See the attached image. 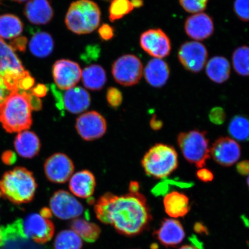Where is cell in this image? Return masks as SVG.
Instances as JSON below:
<instances>
[{
    "label": "cell",
    "mask_w": 249,
    "mask_h": 249,
    "mask_svg": "<svg viewBox=\"0 0 249 249\" xmlns=\"http://www.w3.org/2000/svg\"><path fill=\"white\" fill-rule=\"evenodd\" d=\"M5 239H7V238H6L4 228L0 227V247L4 244Z\"/></svg>",
    "instance_id": "obj_52"
},
{
    "label": "cell",
    "mask_w": 249,
    "mask_h": 249,
    "mask_svg": "<svg viewBox=\"0 0 249 249\" xmlns=\"http://www.w3.org/2000/svg\"><path fill=\"white\" fill-rule=\"evenodd\" d=\"M48 88L46 86L42 85V84H38V85L32 89L31 93L33 95L36 96V97L41 98L44 97L48 93Z\"/></svg>",
    "instance_id": "obj_43"
},
{
    "label": "cell",
    "mask_w": 249,
    "mask_h": 249,
    "mask_svg": "<svg viewBox=\"0 0 249 249\" xmlns=\"http://www.w3.org/2000/svg\"><path fill=\"white\" fill-rule=\"evenodd\" d=\"M75 127L81 138L86 141H92L105 135L107 130V123L100 113L91 111L77 118Z\"/></svg>",
    "instance_id": "obj_12"
},
{
    "label": "cell",
    "mask_w": 249,
    "mask_h": 249,
    "mask_svg": "<svg viewBox=\"0 0 249 249\" xmlns=\"http://www.w3.org/2000/svg\"><path fill=\"white\" fill-rule=\"evenodd\" d=\"M229 132L233 139L239 142L249 140V118L244 116H236L230 121Z\"/></svg>",
    "instance_id": "obj_31"
},
{
    "label": "cell",
    "mask_w": 249,
    "mask_h": 249,
    "mask_svg": "<svg viewBox=\"0 0 249 249\" xmlns=\"http://www.w3.org/2000/svg\"><path fill=\"white\" fill-rule=\"evenodd\" d=\"M154 235L161 245L166 247H176L185 238V230L178 220L164 219Z\"/></svg>",
    "instance_id": "obj_18"
},
{
    "label": "cell",
    "mask_w": 249,
    "mask_h": 249,
    "mask_svg": "<svg viewBox=\"0 0 249 249\" xmlns=\"http://www.w3.org/2000/svg\"><path fill=\"white\" fill-rule=\"evenodd\" d=\"M170 74L169 65L162 59H151L144 68V75L146 81L155 88H160L166 85Z\"/></svg>",
    "instance_id": "obj_20"
},
{
    "label": "cell",
    "mask_w": 249,
    "mask_h": 249,
    "mask_svg": "<svg viewBox=\"0 0 249 249\" xmlns=\"http://www.w3.org/2000/svg\"><path fill=\"white\" fill-rule=\"evenodd\" d=\"M54 40L49 34L38 32L31 38L29 48L31 53L39 58H45L51 55L54 49Z\"/></svg>",
    "instance_id": "obj_27"
},
{
    "label": "cell",
    "mask_w": 249,
    "mask_h": 249,
    "mask_svg": "<svg viewBox=\"0 0 249 249\" xmlns=\"http://www.w3.org/2000/svg\"><path fill=\"white\" fill-rule=\"evenodd\" d=\"M44 170L50 181L64 183L73 175L74 166L72 160L67 155L56 153L46 160Z\"/></svg>",
    "instance_id": "obj_14"
},
{
    "label": "cell",
    "mask_w": 249,
    "mask_h": 249,
    "mask_svg": "<svg viewBox=\"0 0 249 249\" xmlns=\"http://www.w3.org/2000/svg\"><path fill=\"white\" fill-rule=\"evenodd\" d=\"M169 184L164 180V182L159 183L152 189V192L156 196L167 195L169 191Z\"/></svg>",
    "instance_id": "obj_42"
},
{
    "label": "cell",
    "mask_w": 249,
    "mask_h": 249,
    "mask_svg": "<svg viewBox=\"0 0 249 249\" xmlns=\"http://www.w3.org/2000/svg\"><path fill=\"white\" fill-rule=\"evenodd\" d=\"M209 0H179V4L188 13H200L207 8Z\"/></svg>",
    "instance_id": "obj_34"
},
{
    "label": "cell",
    "mask_w": 249,
    "mask_h": 249,
    "mask_svg": "<svg viewBox=\"0 0 249 249\" xmlns=\"http://www.w3.org/2000/svg\"><path fill=\"white\" fill-rule=\"evenodd\" d=\"M52 89L53 93L54 98L55 99L56 105L59 109L61 110L62 108L64 107L63 96H62L61 92L57 89V87L54 85H52Z\"/></svg>",
    "instance_id": "obj_45"
},
{
    "label": "cell",
    "mask_w": 249,
    "mask_h": 249,
    "mask_svg": "<svg viewBox=\"0 0 249 249\" xmlns=\"http://www.w3.org/2000/svg\"><path fill=\"white\" fill-rule=\"evenodd\" d=\"M140 46L149 55L155 58L167 57L171 51L169 37L160 29H149L142 34Z\"/></svg>",
    "instance_id": "obj_13"
},
{
    "label": "cell",
    "mask_w": 249,
    "mask_h": 249,
    "mask_svg": "<svg viewBox=\"0 0 249 249\" xmlns=\"http://www.w3.org/2000/svg\"><path fill=\"white\" fill-rule=\"evenodd\" d=\"M209 118L213 124H222L226 120L225 112L222 107H214L210 111Z\"/></svg>",
    "instance_id": "obj_38"
},
{
    "label": "cell",
    "mask_w": 249,
    "mask_h": 249,
    "mask_svg": "<svg viewBox=\"0 0 249 249\" xmlns=\"http://www.w3.org/2000/svg\"><path fill=\"white\" fill-rule=\"evenodd\" d=\"M82 77L84 86L92 91L102 89L107 80L105 71L99 65L86 67L82 71Z\"/></svg>",
    "instance_id": "obj_26"
},
{
    "label": "cell",
    "mask_w": 249,
    "mask_h": 249,
    "mask_svg": "<svg viewBox=\"0 0 249 249\" xmlns=\"http://www.w3.org/2000/svg\"><path fill=\"white\" fill-rule=\"evenodd\" d=\"M233 10L239 19L249 21V0H235Z\"/></svg>",
    "instance_id": "obj_35"
},
{
    "label": "cell",
    "mask_w": 249,
    "mask_h": 249,
    "mask_svg": "<svg viewBox=\"0 0 249 249\" xmlns=\"http://www.w3.org/2000/svg\"><path fill=\"white\" fill-rule=\"evenodd\" d=\"M94 210L101 222L113 226L121 234L128 236L145 231L152 219L147 200L139 192L123 196L107 193L98 199Z\"/></svg>",
    "instance_id": "obj_1"
},
{
    "label": "cell",
    "mask_w": 249,
    "mask_h": 249,
    "mask_svg": "<svg viewBox=\"0 0 249 249\" xmlns=\"http://www.w3.org/2000/svg\"><path fill=\"white\" fill-rule=\"evenodd\" d=\"M111 71L115 80L120 85L132 86L138 84L142 79V64L135 55H124L114 62Z\"/></svg>",
    "instance_id": "obj_9"
},
{
    "label": "cell",
    "mask_w": 249,
    "mask_h": 249,
    "mask_svg": "<svg viewBox=\"0 0 249 249\" xmlns=\"http://www.w3.org/2000/svg\"><path fill=\"white\" fill-rule=\"evenodd\" d=\"M142 163L147 176L159 179L166 178L178 167V154L171 146L157 144L144 155Z\"/></svg>",
    "instance_id": "obj_6"
},
{
    "label": "cell",
    "mask_w": 249,
    "mask_h": 249,
    "mask_svg": "<svg viewBox=\"0 0 249 249\" xmlns=\"http://www.w3.org/2000/svg\"><path fill=\"white\" fill-rule=\"evenodd\" d=\"M71 227L81 238L89 243L97 240L101 232L98 226L83 219L74 220L71 223Z\"/></svg>",
    "instance_id": "obj_29"
},
{
    "label": "cell",
    "mask_w": 249,
    "mask_h": 249,
    "mask_svg": "<svg viewBox=\"0 0 249 249\" xmlns=\"http://www.w3.org/2000/svg\"><path fill=\"white\" fill-rule=\"evenodd\" d=\"M165 212L170 217H182L189 213L190 210L189 198L178 192H172L167 194L163 200Z\"/></svg>",
    "instance_id": "obj_24"
},
{
    "label": "cell",
    "mask_w": 249,
    "mask_h": 249,
    "mask_svg": "<svg viewBox=\"0 0 249 249\" xmlns=\"http://www.w3.org/2000/svg\"><path fill=\"white\" fill-rule=\"evenodd\" d=\"M29 92H12L0 105V123L8 133L24 131L32 124Z\"/></svg>",
    "instance_id": "obj_2"
},
{
    "label": "cell",
    "mask_w": 249,
    "mask_h": 249,
    "mask_svg": "<svg viewBox=\"0 0 249 249\" xmlns=\"http://www.w3.org/2000/svg\"><path fill=\"white\" fill-rule=\"evenodd\" d=\"M12 1H16V2L21 3V2H23L24 1H27V0H12Z\"/></svg>",
    "instance_id": "obj_56"
},
{
    "label": "cell",
    "mask_w": 249,
    "mask_h": 249,
    "mask_svg": "<svg viewBox=\"0 0 249 249\" xmlns=\"http://www.w3.org/2000/svg\"><path fill=\"white\" fill-rule=\"evenodd\" d=\"M247 183H248V185L249 188V174L248 177Z\"/></svg>",
    "instance_id": "obj_57"
},
{
    "label": "cell",
    "mask_w": 249,
    "mask_h": 249,
    "mask_svg": "<svg viewBox=\"0 0 249 249\" xmlns=\"http://www.w3.org/2000/svg\"><path fill=\"white\" fill-rule=\"evenodd\" d=\"M101 12L91 0H77L70 5L65 17V24L71 32L82 35L95 31L100 24Z\"/></svg>",
    "instance_id": "obj_5"
},
{
    "label": "cell",
    "mask_w": 249,
    "mask_h": 249,
    "mask_svg": "<svg viewBox=\"0 0 249 249\" xmlns=\"http://www.w3.org/2000/svg\"><path fill=\"white\" fill-rule=\"evenodd\" d=\"M107 99L111 107L118 108L123 102L122 93L115 87H109L107 93Z\"/></svg>",
    "instance_id": "obj_36"
},
{
    "label": "cell",
    "mask_w": 249,
    "mask_h": 249,
    "mask_svg": "<svg viewBox=\"0 0 249 249\" xmlns=\"http://www.w3.org/2000/svg\"><path fill=\"white\" fill-rule=\"evenodd\" d=\"M29 74L10 45L0 38V76L9 91H18L21 80Z\"/></svg>",
    "instance_id": "obj_8"
},
{
    "label": "cell",
    "mask_w": 249,
    "mask_h": 249,
    "mask_svg": "<svg viewBox=\"0 0 249 249\" xmlns=\"http://www.w3.org/2000/svg\"><path fill=\"white\" fill-rule=\"evenodd\" d=\"M14 145L18 155L26 158L36 157L40 149L38 137L35 133L28 130L18 133L15 139Z\"/></svg>",
    "instance_id": "obj_23"
},
{
    "label": "cell",
    "mask_w": 249,
    "mask_h": 249,
    "mask_svg": "<svg viewBox=\"0 0 249 249\" xmlns=\"http://www.w3.org/2000/svg\"><path fill=\"white\" fill-rule=\"evenodd\" d=\"M29 99L31 108L34 110H39L42 108V102L38 97L29 93Z\"/></svg>",
    "instance_id": "obj_46"
},
{
    "label": "cell",
    "mask_w": 249,
    "mask_h": 249,
    "mask_svg": "<svg viewBox=\"0 0 249 249\" xmlns=\"http://www.w3.org/2000/svg\"><path fill=\"white\" fill-rule=\"evenodd\" d=\"M11 92L6 86L4 80L0 76V105Z\"/></svg>",
    "instance_id": "obj_44"
},
{
    "label": "cell",
    "mask_w": 249,
    "mask_h": 249,
    "mask_svg": "<svg viewBox=\"0 0 249 249\" xmlns=\"http://www.w3.org/2000/svg\"><path fill=\"white\" fill-rule=\"evenodd\" d=\"M82 239L71 230H65L59 232L56 236L54 249H82Z\"/></svg>",
    "instance_id": "obj_30"
},
{
    "label": "cell",
    "mask_w": 249,
    "mask_h": 249,
    "mask_svg": "<svg viewBox=\"0 0 249 249\" xmlns=\"http://www.w3.org/2000/svg\"><path fill=\"white\" fill-rule=\"evenodd\" d=\"M131 2L133 8H139L142 7L144 5L143 0H130Z\"/></svg>",
    "instance_id": "obj_53"
},
{
    "label": "cell",
    "mask_w": 249,
    "mask_h": 249,
    "mask_svg": "<svg viewBox=\"0 0 249 249\" xmlns=\"http://www.w3.org/2000/svg\"><path fill=\"white\" fill-rule=\"evenodd\" d=\"M52 213L62 220L75 219L84 213L83 205L70 193L60 190L54 193L50 200Z\"/></svg>",
    "instance_id": "obj_11"
},
{
    "label": "cell",
    "mask_w": 249,
    "mask_h": 249,
    "mask_svg": "<svg viewBox=\"0 0 249 249\" xmlns=\"http://www.w3.org/2000/svg\"><path fill=\"white\" fill-rule=\"evenodd\" d=\"M236 170L242 176H248L249 174V161L244 160L239 162L236 166Z\"/></svg>",
    "instance_id": "obj_47"
},
{
    "label": "cell",
    "mask_w": 249,
    "mask_h": 249,
    "mask_svg": "<svg viewBox=\"0 0 249 249\" xmlns=\"http://www.w3.org/2000/svg\"><path fill=\"white\" fill-rule=\"evenodd\" d=\"M52 73L56 86L61 89L68 90L79 82L82 71L76 62L62 59L55 62Z\"/></svg>",
    "instance_id": "obj_15"
},
{
    "label": "cell",
    "mask_w": 249,
    "mask_h": 249,
    "mask_svg": "<svg viewBox=\"0 0 249 249\" xmlns=\"http://www.w3.org/2000/svg\"><path fill=\"white\" fill-rule=\"evenodd\" d=\"M64 107L72 114H79L87 110L91 104L89 93L81 87L66 90L63 96Z\"/></svg>",
    "instance_id": "obj_22"
},
{
    "label": "cell",
    "mask_w": 249,
    "mask_h": 249,
    "mask_svg": "<svg viewBox=\"0 0 249 249\" xmlns=\"http://www.w3.org/2000/svg\"><path fill=\"white\" fill-rule=\"evenodd\" d=\"M214 23L210 15L200 12L190 16L185 22V31L190 38L196 40L209 38L214 32Z\"/></svg>",
    "instance_id": "obj_17"
},
{
    "label": "cell",
    "mask_w": 249,
    "mask_h": 249,
    "mask_svg": "<svg viewBox=\"0 0 249 249\" xmlns=\"http://www.w3.org/2000/svg\"><path fill=\"white\" fill-rule=\"evenodd\" d=\"M69 188L72 194L81 198H89L94 193L95 176L89 170H82L73 174L70 179Z\"/></svg>",
    "instance_id": "obj_19"
},
{
    "label": "cell",
    "mask_w": 249,
    "mask_h": 249,
    "mask_svg": "<svg viewBox=\"0 0 249 249\" xmlns=\"http://www.w3.org/2000/svg\"><path fill=\"white\" fill-rule=\"evenodd\" d=\"M36 188L33 173L24 167H16L8 171L0 180L1 194L15 204L32 201Z\"/></svg>",
    "instance_id": "obj_3"
},
{
    "label": "cell",
    "mask_w": 249,
    "mask_h": 249,
    "mask_svg": "<svg viewBox=\"0 0 249 249\" xmlns=\"http://www.w3.org/2000/svg\"><path fill=\"white\" fill-rule=\"evenodd\" d=\"M101 49L98 45H91L86 47L85 52L81 55L82 60L87 63L98 60L100 56Z\"/></svg>",
    "instance_id": "obj_37"
},
{
    "label": "cell",
    "mask_w": 249,
    "mask_h": 249,
    "mask_svg": "<svg viewBox=\"0 0 249 249\" xmlns=\"http://www.w3.org/2000/svg\"><path fill=\"white\" fill-rule=\"evenodd\" d=\"M195 229L196 231H197L198 232H204L205 231H206L204 229V227H203V225L199 223L196 224L195 225Z\"/></svg>",
    "instance_id": "obj_54"
},
{
    "label": "cell",
    "mask_w": 249,
    "mask_h": 249,
    "mask_svg": "<svg viewBox=\"0 0 249 249\" xmlns=\"http://www.w3.org/2000/svg\"><path fill=\"white\" fill-rule=\"evenodd\" d=\"M103 1H107V2H108V1L111 2L112 0H103Z\"/></svg>",
    "instance_id": "obj_58"
},
{
    "label": "cell",
    "mask_w": 249,
    "mask_h": 249,
    "mask_svg": "<svg viewBox=\"0 0 249 249\" xmlns=\"http://www.w3.org/2000/svg\"><path fill=\"white\" fill-rule=\"evenodd\" d=\"M98 34L101 38L104 40H109L113 38V28L108 24H102L98 30Z\"/></svg>",
    "instance_id": "obj_39"
},
{
    "label": "cell",
    "mask_w": 249,
    "mask_h": 249,
    "mask_svg": "<svg viewBox=\"0 0 249 249\" xmlns=\"http://www.w3.org/2000/svg\"><path fill=\"white\" fill-rule=\"evenodd\" d=\"M207 75L214 83L222 84L228 80L231 67L228 60L223 56H214L206 64Z\"/></svg>",
    "instance_id": "obj_25"
},
{
    "label": "cell",
    "mask_w": 249,
    "mask_h": 249,
    "mask_svg": "<svg viewBox=\"0 0 249 249\" xmlns=\"http://www.w3.org/2000/svg\"><path fill=\"white\" fill-rule=\"evenodd\" d=\"M2 160L5 163L11 164L15 162L16 160L15 155L13 153V152H5V153L2 155Z\"/></svg>",
    "instance_id": "obj_48"
},
{
    "label": "cell",
    "mask_w": 249,
    "mask_h": 249,
    "mask_svg": "<svg viewBox=\"0 0 249 249\" xmlns=\"http://www.w3.org/2000/svg\"><path fill=\"white\" fill-rule=\"evenodd\" d=\"M179 249H198V248L194 247H192L190 245H185L183 247H180Z\"/></svg>",
    "instance_id": "obj_55"
},
{
    "label": "cell",
    "mask_w": 249,
    "mask_h": 249,
    "mask_svg": "<svg viewBox=\"0 0 249 249\" xmlns=\"http://www.w3.org/2000/svg\"><path fill=\"white\" fill-rule=\"evenodd\" d=\"M27 39L26 37L20 36L16 38L11 43L10 46L14 51L24 52L26 51Z\"/></svg>",
    "instance_id": "obj_40"
},
{
    "label": "cell",
    "mask_w": 249,
    "mask_h": 249,
    "mask_svg": "<svg viewBox=\"0 0 249 249\" xmlns=\"http://www.w3.org/2000/svg\"><path fill=\"white\" fill-rule=\"evenodd\" d=\"M24 14L31 23L46 24L53 18L54 11L48 0H30Z\"/></svg>",
    "instance_id": "obj_21"
},
{
    "label": "cell",
    "mask_w": 249,
    "mask_h": 249,
    "mask_svg": "<svg viewBox=\"0 0 249 249\" xmlns=\"http://www.w3.org/2000/svg\"><path fill=\"white\" fill-rule=\"evenodd\" d=\"M130 0H112L109 7V20L111 22L121 19L133 10Z\"/></svg>",
    "instance_id": "obj_33"
},
{
    "label": "cell",
    "mask_w": 249,
    "mask_h": 249,
    "mask_svg": "<svg viewBox=\"0 0 249 249\" xmlns=\"http://www.w3.org/2000/svg\"><path fill=\"white\" fill-rule=\"evenodd\" d=\"M198 179L202 182H209L213 179V174L210 170L201 168L197 172Z\"/></svg>",
    "instance_id": "obj_41"
},
{
    "label": "cell",
    "mask_w": 249,
    "mask_h": 249,
    "mask_svg": "<svg viewBox=\"0 0 249 249\" xmlns=\"http://www.w3.org/2000/svg\"><path fill=\"white\" fill-rule=\"evenodd\" d=\"M177 142L187 161L199 169L205 166L211 156L209 140L206 133L198 130L180 133Z\"/></svg>",
    "instance_id": "obj_7"
},
{
    "label": "cell",
    "mask_w": 249,
    "mask_h": 249,
    "mask_svg": "<svg viewBox=\"0 0 249 249\" xmlns=\"http://www.w3.org/2000/svg\"><path fill=\"white\" fill-rule=\"evenodd\" d=\"M23 25L20 18L11 14L0 16V38H17L22 33Z\"/></svg>",
    "instance_id": "obj_28"
},
{
    "label": "cell",
    "mask_w": 249,
    "mask_h": 249,
    "mask_svg": "<svg viewBox=\"0 0 249 249\" xmlns=\"http://www.w3.org/2000/svg\"><path fill=\"white\" fill-rule=\"evenodd\" d=\"M130 192L137 193L139 191V185L138 182H130L129 185Z\"/></svg>",
    "instance_id": "obj_51"
},
{
    "label": "cell",
    "mask_w": 249,
    "mask_h": 249,
    "mask_svg": "<svg viewBox=\"0 0 249 249\" xmlns=\"http://www.w3.org/2000/svg\"><path fill=\"white\" fill-rule=\"evenodd\" d=\"M208 52L206 47L197 41L186 42L180 46L178 58L183 67L192 73L200 72L206 65Z\"/></svg>",
    "instance_id": "obj_10"
},
{
    "label": "cell",
    "mask_w": 249,
    "mask_h": 249,
    "mask_svg": "<svg viewBox=\"0 0 249 249\" xmlns=\"http://www.w3.org/2000/svg\"><path fill=\"white\" fill-rule=\"evenodd\" d=\"M4 230L7 239L22 238L40 244L51 241L55 231L54 224L50 219L36 213L15 221Z\"/></svg>",
    "instance_id": "obj_4"
},
{
    "label": "cell",
    "mask_w": 249,
    "mask_h": 249,
    "mask_svg": "<svg viewBox=\"0 0 249 249\" xmlns=\"http://www.w3.org/2000/svg\"><path fill=\"white\" fill-rule=\"evenodd\" d=\"M151 126L152 129L155 130L160 129L162 126V123L160 120H158L157 118H152L151 121Z\"/></svg>",
    "instance_id": "obj_49"
},
{
    "label": "cell",
    "mask_w": 249,
    "mask_h": 249,
    "mask_svg": "<svg viewBox=\"0 0 249 249\" xmlns=\"http://www.w3.org/2000/svg\"><path fill=\"white\" fill-rule=\"evenodd\" d=\"M40 214L42 215L43 217H45L46 218H48V219H50V218L52 216V211L50 208H43V209L40 211Z\"/></svg>",
    "instance_id": "obj_50"
},
{
    "label": "cell",
    "mask_w": 249,
    "mask_h": 249,
    "mask_svg": "<svg viewBox=\"0 0 249 249\" xmlns=\"http://www.w3.org/2000/svg\"><path fill=\"white\" fill-rule=\"evenodd\" d=\"M232 62L236 73L242 76H249V47L242 46L233 52Z\"/></svg>",
    "instance_id": "obj_32"
},
{
    "label": "cell",
    "mask_w": 249,
    "mask_h": 249,
    "mask_svg": "<svg viewBox=\"0 0 249 249\" xmlns=\"http://www.w3.org/2000/svg\"><path fill=\"white\" fill-rule=\"evenodd\" d=\"M211 155L216 162L225 167L235 164L240 158L241 148L238 143L228 137L216 140L211 149Z\"/></svg>",
    "instance_id": "obj_16"
}]
</instances>
